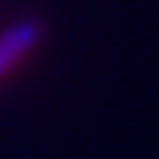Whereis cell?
<instances>
[{
	"label": "cell",
	"mask_w": 159,
	"mask_h": 159,
	"mask_svg": "<svg viewBox=\"0 0 159 159\" xmlns=\"http://www.w3.org/2000/svg\"><path fill=\"white\" fill-rule=\"evenodd\" d=\"M40 37V27L34 21H24L19 27L8 29L3 37H0V77H6L13 66H16L19 58H24L32 45Z\"/></svg>",
	"instance_id": "obj_1"
}]
</instances>
